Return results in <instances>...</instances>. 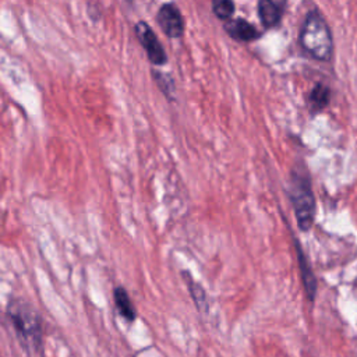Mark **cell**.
I'll return each instance as SVG.
<instances>
[{
	"mask_svg": "<svg viewBox=\"0 0 357 357\" xmlns=\"http://www.w3.org/2000/svg\"><path fill=\"white\" fill-rule=\"evenodd\" d=\"M113 296H114V304H116V308H117L119 314L123 318H126L127 321H134L135 317H137L135 307L131 303V298H130L128 293L126 291V289L121 287V286H117L114 289Z\"/></svg>",
	"mask_w": 357,
	"mask_h": 357,
	"instance_id": "9c48e42d",
	"label": "cell"
},
{
	"mask_svg": "<svg viewBox=\"0 0 357 357\" xmlns=\"http://www.w3.org/2000/svg\"><path fill=\"white\" fill-rule=\"evenodd\" d=\"M287 0H258L259 21L265 28H273L280 21L286 11Z\"/></svg>",
	"mask_w": 357,
	"mask_h": 357,
	"instance_id": "8992f818",
	"label": "cell"
},
{
	"mask_svg": "<svg viewBox=\"0 0 357 357\" xmlns=\"http://www.w3.org/2000/svg\"><path fill=\"white\" fill-rule=\"evenodd\" d=\"M289 197L294 209L296 220L303 231L311 229L315 216V198L310 178L301 172H293Z\"/></svg>",
	"mask_w": 357,
	"mask_h": 357,
	"instance_id": "3957f363",
	"label": "cell"
},
{
	"mask_svg": "<svg viewBox=\"0 0 357 357\" xmlns=\"http://www.w3.org/2000/svg\"><path fill=\"white\" fill-rule=\"evenodd\" d=\"M135 35L138 38V42L144 47L149 61L155 66H163L167 61V54L159 42L156 33L153 29L144 21H138L135 24Z\"/></svg>",
	"mask_w": 357,
	"mask_h": 357,
	"instance_id": "277c9868",
	"label": "cell"
},
{
	"mask_svg": "<svg viewBox=\"0 0 357 357\" xmlns=\"http://www.w3.org/2000/svg\"><path fill=\"white\" fill-rule=\"evenodd\" d=\"M297 259H298V265H300V273H301V279H303V284L305 289V293L308 296L310 300H314L315 291H317V280L315 276L312 273V269L310 268V264L303 252V250L297 245Z\"/></svg>",
	"mask_w": 357,
	"mask_h": 357,
	"instance_id": "ba28073f",
	"label": "cell"
},
{
	"mask_svg": "<svg viewBox=\"0 0 357 357\" xmlns=\"http://www.w3.org/2000/svg\"><path fill=\"white\" fill-rule=\"evenodd\" d=\"M300 47L318 61H331L333 57V36L326 20L317 10H311L300 28Z\"/></svg>",
	"mask_w": 357,
	"mask_h": 357,
	"instance_id": "6da1fadb",
	"label": "cell"
},
{
	"mask_svg": "<svg viewBox=\"0 0 357 357\" xmlns=\"http://www.w3.org/2000/svg\"><path fill=\"white\" fill-rule=\"evenodd\" d=\"M7 315L17 331V336L26 350H35L40 347L42 340V324L39 312L35 307L17 297L8 301Z\"/></svg>",
	"mask_w": 357,
	"mask_h": 357,
	"instance_id": "7a4b0ae2",
	"label": "cell"
},
{
	"mask_svg": "<svg viewBox=\"0 0 357 357\" xmlns=\"http://www.w3.org/2000/svg\"><path fill=\"white\" fill-rule=\"evenodd\" d=\"M151 73H152V77H153L156 85L165 93V96L172 98L174 95L173 78L169 74H165V73H160V71H156V70H152Z\"/></svg>",
	"mask_w": 357,
	"mask_h": 357,
	"instance_id": "4fadbf2b",
	"label": "cell"
},
{
	"mask_svg": "<svg viewBox=\"0 0 357 357\" xmlns=\"http://www.w3.org/2000/svg\"><path fill=\"white\" fill-rule=\"evenodd\" d=\"M156 22L167 38L177 39L184 33V20L180 8L174 3H165L159 7Z\"/></svg>",
	"mask_w": 357,
	"mask_h": 357,
	"instance_id": "5b68a950",
	"label": "cell"
},
{
	"mask_svg": "<svg viewBox=\"0 0 357 357\" xmlns=\"http://www.w3.org/2000/svg\"><path fill=\"white\" fill-rule=\"evenodd\" d=\"M187 284H188V290H190V294L197 305V308L201 311V312H205L208 311V303H206V294L202 289L201 284H198L197 282L191 280V278L187 279Z\"/></svg>",
	"mask_w": 357,
	"mask_h": 357,
	"instance_id": "8fae6325",
	"label": "cell"
},
{
	"mask_svg": "<svg viewBox=\"0 0 357 357\" xmlns=\"http://www.w3.org/2000/svg\"><path fill=\"white\" fill-rule=\"evenodd\" d=\"M310 106L314 112L322 110L331 100V89L325 84H317L308 96Z\"/></svg>",
	"mask_w": 357,
	"mask_h": 357,
	"instance_id": "30bf717a",
	"label": "cell"
},
{
	"mask_svg": "<svg viewBox=\"0 0 357 357\" xmlns=\"http://www.w3.org/2000/svg\"><path fill=\"white\" fill-rule=\"evenodd\" d=\"M225 31L237 42H252L261 35L252 24L243 18H231L226 21Z\"/></svg>",
	"mask_w": 357,
	"mask_h": 357,
	"instance_id": "52a82bcc",
	"label": "cell"
},
{
	"mask_svg": "<svg viewBox=\"0 0 357 357\" xmlns=\"http://www.w3.org/2000/svg\"><path fill=\"white\" fill-rule=\"evenodd\" d=\"M213 14L222 20L229 21L234 14V1L233 0H212Z\"/></svg>",
	"mask_w": 357,
	"mask_h": 357,
	"instance_id": "7c38bea8",
	"label": "cell"
}]
</instances>
